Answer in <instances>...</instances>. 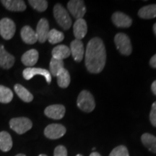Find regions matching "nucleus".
I'll return each mask as SVG.
<instances>
[{
    "label": "nucleus",
    "mask_w": 156,
    "mask_h": 156,
    "mask_svg": "<svg viewBox=\"0 0 156 156\" xmlns=\"http://www.w3.org/2000/svg\"><path fill=\"white\" fill-rule=\"evenodd\" d=\"M41 75L44 76L48 84H50L51 83V75L49 71H48L47 69H42V68L28 67L23 70V77L25 80H27L32 79L35 75Z\"/></svg>",
    "instance_id": "1a4fd4ad"
},
{
    "label": "nucleus",
    "mask_w": 156,
    "mask_h": 156,
    "mask_svg": "<svg viewBox=\"0 0 156 156\" xmlns=\"http://www.w3.org/2000/svg\"><path fill=\"white\" fill-rule=\"evenodd\" d=\"M109 156H129L127 148L124 145H120L115 147L111 152Z\"/></svg>",
    "instance_id": "c85d7f7f"
},
{
    "label": "nucleus",
    "mask_w": 156,
    "mask_h": 156,
    "mask_svg": "<svg viewBox=\"0 0 156 156\" xmlns=\"http://www.w3.org/2000/svg\"><path fill=\"white\" fill-rule=\"evenodd\" d=\"M57 83L58 85L62 88H66L69 86L70 83V75L69 72L65 68L62 69L57 76Z\"/></svg>",
    "instance_id": "b1692460"
},
{
    "label": "nucleus",
    "mask_w": 156,
    "mask_h": 156,
    "mask_svg": "<svg viewBox=\"0 0 156 156\" xmlns=\"http://www.w3.org/2000/svg\"><path fill=\"white\" fill-rule=\"evenodd\" d=\"M138 15L142 19H153L156 17V4L142 7L138 12Z\"/></svg>",
    "instance_id": "5701e85b"
},
{
    "label": "nucleus",
    "mask_w": 156,
    "mask_h": 156,
    "mask_svg": "<svg viewBox=\"0 0 156 156\" xmlns=\"http://www.w3.org/2000/svg\"><path fill=\"white\" fill-rule=\"evenodd\" d=\"M38 59V52L36 49H30L22 56L21 61L27 67H33L37 63Z\"/></svg>",
    "instance_id": "a211bd4d"
},
{
    "label": "nucleus",
    "mask_w": 156,
    "mask_h": 156,
    "mask_svg": "<svg viewBox=\"0 0 156 156\" xmlns=\"http://www.w3.org/2000/svg\"><path fill=\"white\" fill-rule=\"evenodd\" d=\"M54 156H67V151L63 145H58L54 150Z\"/></svg>",
    "instance_id": "c756f323"
},
{
    "label": "nucleus",
    "mask_w": 156,
    "mask_h": 156,
    "mask_svg": "<svg viewBox=\"0 0 156 156\" xmlns=\"http://www.w3.org/2000/svg\"><path fill=\"white\" fill-rule=\"evenodd\" d=\"M36 35L38 41L41 44H44L48 39V35L49 33V25L46 19L41 18L39 20L36 28Z\"/></svg>",
    "instance_id": "9d476101"
},
{
    "label": "nucleus",
    "mask_w": 156,
    "mask_h": 156,
    "mask_svg": "<svg viewBox=\"0 0 156 156\" xmlns=\"http://www.w3.org/2000/svg\"><path fill=\"white\" fill-rule=\"evenodd\" d=\"M64 36L63 33L60 32V31L56 30V29H52V30H49L47 40L49 41L50 44H55L62 42L64 40Z\"/></svg>",
    "instance_id": "bb28decb"
},
{
    "label": "nucleus",
    "mask_w": 156,
    "mask_h": 156,
    "mask_svg": "<svg viewBox=\"0 0 156 156\" xmlns=\"http://www.w3.org/2000/svg\"><path fill=\"white\" fill-rule=\"evenodd\" d=\"M153 31H154V34L156 36V23H155L153 25Z\"/></svg>",
    "instance_id": "f704fd0d"
},
{
    "label": "nucleus",
    "mask_w": 156,
    "mask_h": 156,
    "mask_svg": "<svg viewBox=\"0 0 156 156\" xmlns=\"http://www.w3.org/2000/svg\"><path fill=\"white\" fill-rule=\"evenodd\" d=\"M150 120L152 125L156 127V101L152 105L151 114H150Z\"/></svg>",
    "instance_id": "7c9ffc66"
},
{
    "label": "nucleus",
    "mask_w": 156,
    "mask_h": 156,
    "mask_svg": "<svg viewBox=\"0 0 156 156\" xmlns=\"http://www.w3.org/2000/svg\"><path fill=\"white\" fill-rule=\"evenodd\" d=\"M54 15L56 22L64 30H68L72 25V20L66 9L60 4H56L54 7Z\"/></svg>",
    "instance_id": "f03ea898"
},
{
    "label": "nucleus",
    "mask_w": 156,
    "mask_h": 156,
    "mask_svg": "<svg viewBox=\"0 0 156 156\" xmlns=\"http://www.w3.org/2000/svg\"><path fill=\"white\" fill-rule=\"evenodd\" d=\"M76 156H83V155H80V154H78V155H77Z\"/></svg>",
    "instance_id": "4c0bfd02"
},
{
    "label": "nucleus",
    "mask_w": 156,
    "mask_h": 156,
    "mask_svg": "<svg viewBox=\"0 0 156 156\" xmlns=\"http://www.w3.org/2000/svg\"><path fill=\"white\" fill-rule=\"evenodd\" d=\"M117 49L123 55L129 56L132 53V47L129 37L124 34H117L114 38Z\"/></svg>",
    "instance_id": "39448f33"
},
{
    "label": "nucleus",
    "mask_w": 156,
    "mask_h": 156,
    "mask_svg": "<svg viewBox=\"0 0 156 156\" xmlns=\"http://www.w3.org/2000/svg\"><path fill=\"white\" fill-rule=\"evenodd\" d=\"M65 107L62 105L56 104L46 107L44 114L46 116L53 119H61L65 114Z\"/></svg>",
    "instance_id": "9b49d317"
},
{
    "label": "nucleus",
    "mask_w": 156,
    "mask_h": 156,
    "mask_svg": "<svg viewBox=\"0 0 156 156\" xmlns=\"http://www.w3.org/2000/svg\"><path fill=\"white\" fill-rule=\"evenodd\" d=\"M12 147V140L7 132H0V150L3 152H8Z\"/></svg>",
    "instance_id": "aec40b11"
},
{
    "label": "nucleus",
    "mask_w": 156,
    "mask_h": 156,
    "mask_svg": "<svg viewBox=\"0 0 156 156\" xmlns=\"http://www.w3.org/2000/svg\"><path fill=\"white\" fill-rule=\"evenodd\" d=\"M13 98V93L8 87L0 85V103H8Z\"/></svg>",
    "instance_id": "a878e982"
},
{
    "label": "nucleus",
    "mask_w": 156,
    "mask_h": 156,
    "mask_svg": "<svg viewBox=\"0 0 156 156\" xmlns=\"http://www.w3.org/2000/svg\"><path fill=\"white\" fill-rule=\"evenodd\" d=\"M21 38L25 44H34L38 41L36 33L28 25H25L21 29Z\"/></svg>",
    "instance_id": "f3484780"
},
{
    "label": "nucleus",
    "mask_w": 156,
    "mask_h": 156,
    "mask_svg": "<svg viewBox=\"0 0 156 156\" xmlns=\"http://www.w3.org/2000/svg\"><path fill=\"white\" fill-rule=\"evenodd\" d=\"M66 128L59 124H51L46 126L44 130V134L51 140H56L61 138L66 133Z\"/></svg>",
    "instance_id": "6e6552de"
},
{
    "label": "nucleus",
    "mask_w": 156,
    "mask_h": 156,
    "mask_svg": "<svg viewBox=\"0 0 156 156\" xmlns=\"http://www.w3.org/2000/svg\"><path fill=\"white\" fill-rule=\"evenodd\" d=\"M73 32L76 39L81 40L86 36L87 26L86 21L83 19H78L75 21L73 26Z\"/></svg>",
    "instance_id": "2eb2a0df"
},
{
    "label": "nucleus",
    "mask_w": 156,
    "mask_h": 156,
    "mask_svg": "<svg viewBox=\"0 0 156 156\" xmlns=\"http://www.w3.org/2000/svg\"><path fill=\"white\" fill-rule=\"evenodd\" d=\"M67 8L72 15L76 19H83L86 12V7L83 1L72 0L67 4Z\"/></svg>",
    "instance_id": "0eeeda50"
},
{
    "label": "nucleus",
    "mask_w": 156,
    "mask_h": 156,
    "mask_svg": "<svg viewBox=\"0 0 156 156\" xmlns=\"http://www.w3.org/2000/svg\"><path fill=\"white\" fill-rule=\"evenodd\" d=\"M28 2L33 8L38 12H44L48 7V2L45 0H30Z\"/></svg>",
    "instance_id": "cd10ccee"
},
{
    "label": "nucleus",
    "mask_w": 156,
    "mask_h": 156,
    "mask_svg": "<svg viewBox=\"0 0 156 156\" xmlns=\"http://www.w3.org/2000/svg\"><path fill=\"white\" fill-rule=\"evenodd\" d=\"M38 156H47V155H44V154H41V155H39Z\"/></svg>",
    "instance_id": "e433bc0d"
},
{
    "label": "nucleus",
    "mask_w": 156,
    "mask_h": 156,
    "mask_svg": "<svg viewBox=\"0 0 156 156\" xmlns=\"http://www.w3.org/2000/svg\"><path fill=\"white\" fill-rule=\"evenodd\" d=\"M69 49L75 61L80 62L83 60L85 50H84L83 42L80 40L75 39V40L73 41L70 44Z\"/></svg>",
    "instance_id": "f8f14e48"
},
{
    "label": "nucleus",
    "mask_w": 156,
    "mask_h": 156,
    "mask_svg": "<svg viewBox=\"0 0 156 156\" xmlns=\"http://www.w3.org/2000/svg\"><path fill=\"white\" fill-rule=\"evenodd\" d=\"M106 48L103 41L99 38L91 39L85 51V66L90 73L98 74L102 72L106 64Z\"/></svg>",
    "instance_id": "f257e3e1"
},
{
    "label": "nucleus",
    "mask_w": 156,
    "mask_h": 156,
    "mask_svg": "<svg viewBox=\"0 0 156 156\" xmlns=\"http://www.w3.org/2000/svg\"><path fill=\"white\" fill-rule=\"evenodd\" d=\"M77 103L79 108L86 113L93 112L95 107L94 98L90 93L87 90H83L80 93Z\"/></svg>",
    "instance_id": "7ed1b4c3"
},
{
    "label": "nucleus",
    "mask_w": 156,
    "mask_h": 156,
    "mask_svg": "<svg viewBox=\"0 0 156 156\" xmlns=\"http://www.w3.org/2000/svg\"><path fill=\"white\" fill-rule=\"evenodd\" d=\"M142 144L153 153H156V136L149 133L143 134L141 136Z\"/></svg>",
    "instance_id": "4be33fe9"
},
{
    "label": "nucleus",
    "mask_w": 156,
    "mask_h": 156,
    "mask_svg": "<svg viewBox=\"0 0 156 156\" xmlns=\"http://www.w3.org/2000/svg\"><path fill=\"white\" fill-rule=\"evenodd\" d=\"M14 90L20 98L24 102L30 103L34 100V95L23 85H20V84H16L14 86Z\"/></svg>",
    "instance_id": "412c9836"
},
{
    "label": "nucleus",
    "mask_w": 156,
    "mask_h": 156,
    "mask_svg": "<svg viewBox=\"0 0 156 156\" xmlns=\"http://www.w3.org/2000/svg\"><path fill=\"white\" fill-rule=\"evenodd\" d=\"M1 2L9 11L23 12L26 9L25 2L21 0H2Z\"/></svg>",
    "instance_id": "dca6fc26"
},
{
    "label": "nucleus",
    "mask_w": 156,
    "mask_h": 156,
    "mask_svg": "<svg viewBox=\"0 0 156 156\" xmlns=\"http://www.w3.org/2000/svg\"><path fill=\"white\" fill-rule=\"evenodd\" d=\"M64 62L63 60L57 59V58H52L51 59L49 69L51 75H53L54 77H56L59 72L62 69H64Z\"/></svg>",
    "instance_id": "393cba45"
},
{
    "label": "nucleus",
    "mask_w": 156,
    "mask_h": 156,
    "mask_svg": "<svg viewBox=\"0 0 156 156\" xmlns=\"http://www.w3.org/2000/svg\"><path fill=\"white\" fill-rule=\"evenodd\" d=\"M52 58L57 59L63 60L64 58L69 57L71 54V51L69 47L65 45H58L52 50Z\"/></svg>",
    "instance_id": "6ab92c4d"
},
{
    "label": "nucleus",
    "mask_w": 156,
    "mask_h": 156,
    "mask_svg": "<svg viewBox=\"0 0 156 156\" xmlns=\"http://www.w3.org/2000/svg\"><path fill=\"white\" fill-rule=\"evenodd\" d=\"M150 64L152 67L156 68V54H155L153 57L151 58V61H150Z\"/></svg>",
    "instance_id": "2f4dec72"
},
{
    "label": "nucleus",
    "mask_w": 156,
    "mask_h": 156,
    "mask_svg": "<svg viewBox=\"0 0 156 156\" xmlns=\"http://www.w3.org/2000/svg\"><path fill=\"white\" fill-rule=\"evenodd\" d=\"M9 126L18 134H23L32 128L33 123L26 117H18L9 121Z\"/></svg>",
    "instance_id": "20e7f679"
},
{
    "label": "nucleus",
    "mask_w": 156,
    "mask_h": 156,
    "mask_svg": "<svg viewBox=\"0 0 156 156\" xmlns=\"http://www.w3.org/2000/svg\"><path fill=\"white\" fill-rule=\"evenodd\" d=\"M15 57L5 50V46L0 44V67L8 69L14 65Z\"/></svg>",
    "instance_id": "4468645a"
},
{
    "label": "nucleus",
    "mask_w": 156,
    "mask_h": 156,
    "mask_svg": "<svg viewBox=\"0 0 156 156\" xmlns=\"http://www.w3.org/2000/svg\"><path fill=\"white\" fill-rule=\"evenodd\" d=\"M16 26L14 21L9 18H3L0 20V35L5 40H10L14 36Z\"/></svg>",
    "instance_id": "423d86ee"
},
{
    "label": "nucleus",
    "mask_w": 156,
    "mask_h": 156,
    "mask_svg": "<svg viewBox=\"0 0 156 156\" xmlns=\"http://www.w3.org/2000/svg\"><path fill=\"white\" fill-rule=\"evenodd\" d=\"M112 21L118 28H129L132 24V20L128 15L120 12H116L113 14Z\"/></svg>",
    "instance_id": "ddd939ff"
},
{
    "label": "nucleus",
    "mask_w": 156,
    "mask_h": 156,
    "mask_svg": "<svg viewBox=\"0 0 156 156\" xmlns=\"http://www.w3.org/2000/svg\"><path fill=\"white\" fill-rule=\"evenodd\" d=\"M15 156H26V155H24V154H17V155Z\"/></svg>",
    "instance_id": "c9c22d12"
},
{
    "label": "nucleus",
    "mask_w": 156,
    "mask_h": 156,
    "mask_svg": "<svg viewBox=\"0 0 156 156\" xmlns=\"http://www.w3.org/2000/svg\"><path fill=\"white\" fill-rule=\"evenodd\" d=\"M151 90H152V92L153 93V94L156 95V80L154 81L153 84H152Z\"/></svg>",
    "instance_id": "473e14b6"
},
{
    "label": "nucleus",
    "mask_w": 156,
    "mask_h": 156,
    "mask_svg": "<svg viewBox=\"0 0 156 156\" xmlns=\"http://www.w3.org/2000/svg\"><path fill=\"white\" fill-rule=\"evenodd\" d=\"M90 156H101V155L98 153H97V152H93V153H92L90 155Z\"/></svg>",
    "instance_id": "72a5a7b5"
}]
</instances>
